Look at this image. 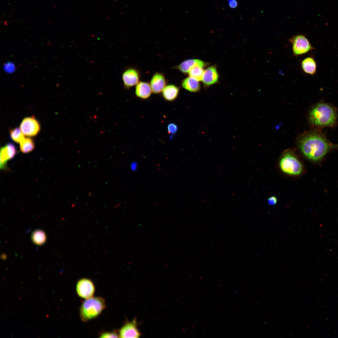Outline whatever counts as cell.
I'll return each mask as SVG.
<instances>
[{
  "label": "cell",
  "mask_w": 338,
  "mask_h": 338,
  "mask_svg": "<svg viewBox=\"0 0 338 338\" xmlns=\"http://www.w3.org/2000/svg\"><path fill=\"white\" fill-rule=\"evenodd\" d=\"M302 152L309 160L321 161L330 151L338 148V145L330 142L319 133L312 132L303 136L299 142Z\"/></svg>",
  "instance_id": "cell-1"
},
{
  "label": "cell",
  "mask_w": 338,
  "mask_h": 338,
  "mask_svg": "<svg viewBox=\"0 0 338 338\" xmlns=\"http://www.w3.org/2000/svg\"><path fill=\"white\" fill-rule=\"evenodd\" d=\"M336 113L334 108L329 104L320 103L314 105L310 112V122L319 126L333 125L336 120Z\"/></svg>",
  "instance_id": "cell-2"
},
{
  "label": "cell",
  "mask_w": 338,
  "mask_h": 338,
  "mask_svg": "<svg viewBox=\"0 0 338 338\" xmlns=\"http://www.w3.org/2000/svg\"><path fill=\"white\" fill-rule=\"evenodd\" d=\"M104 299L100 297H92L86 299L80 309L81 320L86 322L96 317L105 309Z\"/></svg>",
  "instance_id": "cell-3"
},
{
  "label": "cell",
  "mask_w": 338,
  "mask_h": 338,
  "mask_svg": "<svg viewBox=\"0 0 338 338\" xmlns=\"http://www.w3.org/2000/svg\"><path fill=\"white\" fill-rule=\"evenodd\" d=\"M281 170L291 175H300L302 171V166L300 161L292 153L287 151L282 157L279 162Z\"/></svg>",
  "instance_id": "cell-4"
},
{
  "label": "cell",
  "mask_w": 338,
  "mask_h": 338,
  "mask_svg": "<svg viewBox=\"0 0 338 338\" xmlns=\"http://www.w3.org/2000/svg\"><path fill=\"white\" fill-rule=\"evenodd\" d=\"M292 45L294 55L298 56L314 49L309 41L304 35H297L289 39Z\"/></svg>",
  "instance_id": "cell-5"
},
{
  "label": "cell",
  "mask_w": 338,
  "mask_h": 338,
  "mask_svg": "<svg viewBox=\"0 0 338 338\" xmlns=\"http://www.w3.org/2000/svg\"><path fill=\"white\" fill-rule=\"evenodd\" d=\"M76 291L81 298L86 299L92 297L95 291V287L93 282L87 278L79 280L76 285Z\"/></svg>",
  "instance_id": "cell-6"
},
{
  "label": "cell",
  "mask_w": 338,
  "mask_h": 338,
  "mask_svg": "<svg viewBox=\"0 0 338 338\" xmlns=\"http://www.w3.org/2000/svg\"><path fill=\"white\" fill-rule=\"evenodd\" d=\"M20 127L24 135L28 136L36 135L40 130L39 123L34 116L24 118Z\"/></svg>",
  "instance_id": "cell-7"
},
{
  "label": "cell",
  "mask_w": 338,
  "mask_h": 338,
  "mask_svg": "<svg viewBox=\"0 0 338 338\" xmlns=\"http://www.w3.org/2000/svg\"><path fill=\"white\" fill-rule=\"evenodd\" d=\"M137 326V324L135 319L131 322L127 321L120 330L119 337H139L141 334Z\"/></svg>",
  "instance_id": "cell-8"
},
{
  "label": "cell",
  "mask_w": 338,
  "mask_h": 338,
  "mask_svg": "<svg viewBox=\"0 0 338 338\" xmlns=\"http://www.w3.org/2000/svg\"><path fill=\"white\" fill-rule=\"evenodd\" d=\"M122 78L124 85L127 88L137 84L139 80L137 72L133 69H129L125 71L122 74Z\"/></svg>",
  "instance_id": "cell-9"
},
{
  "label": "cell",
  "mask_w": 338,
  "mask_h": 338,
  "mask_svg": "<svg viewBox=\"0 0 338 338\" xmlns=\"http://www.w3.org/2000/svg\"><path fill=\"white\" fill-rule=\"evenodd\" d=\"M218 79V75L215 67H209L204 71L202 80L205 85H211L217 82Z\"/></svg>",
  "instance_id": "cell-10"
},
{
  "label": "cell",
  "mask_w": 338,
  "mask_h": 338,
  "mask_svg": "<svg viewBox=\"0 0 338 338\" xmlns=\"http://www.w3.org/2000/svg\"><path fill=\"white\" fill-rule=\"evenodd\" d=\"M165 84L164 76L159 73L156 74L152 77L151 82L152 91L155 94L160 93L165 87Z\"/></svg>",
  "instance_id": "cell-11"
},
{
  "label": "cell",
  "mask_w": 338,
  "mask_h": 338,
  "mask_svg": "<svg viewBox=\"0 0 338 338\" xmlns=\"http://www.w3.org/2000/svg\"><path fill=\"white\" fill-rule=\"evenodd\" d=\"M301 66L303 70L305 73L313 75L316 72L317 65L314 58L308 57L302 60Z\"/></svg>",
  "instance_id": "cell-12"
},
{
  "label": "cell",
  "mask_w": 338,
  "mask_h": 338,
  "mask_svg": "<svg viewBox=\"0 0 338 338\" xmlns=\"http://www.w3.org/2000/svg\"><path fill=\"white\" fill-rule=\"evenodd\" d=\"M151 86L146 82H140L136 87V95L142 99H146L149 97L151 95Z\"/></svg>",
  "instance_id": "cell-13"
},
{
  "label": "cell",
  "mask_w": 338,
  "mask_h": 338,
  "mask_svg": "<svg viewBox=\"0 0 338 338\" xmlns=\"http://www.w3.org/2000/svg\"><path fill=\"white\" fill-rule=\"evenodd\" d=\"M205 65V62L202 60L198 59H190L181 63L178 66V68L182 72L187 73L195 66L199 65L204 67Z\"/></svg>",
  "instance_id": "cell-14"
},
{
  "label": "cell",
  "mask_w": 338,
  "mask_h": 338,
  "mask_svg": "<svg viewBox=\"0 0 338 338\" xmlns=\"http://www.w3.org/2000/svg\"><path fill=\"white\" fill-rule=\"evenodd\" d=\"M197 80L190 76L185 78L183 81L182 86L186 90L192 92L197 91L200 88V85Z\"/></svg>",
  "instance_id": "cell-15"
},
{
  "label": "cell",
  "mask_w": 338,
  "mask_h": 338,
  "mask_svg": "<svg viewBox=\"0 0 338 338\" xmlns=\"http://www.w3.org/2000/svg\"><path fill=\"white\" fill-rule=\"evenodd\" d=\"M179 92L178 89L176 86L170 85L165 86L162 90V95L164 99L168 101H172L177 97Z\"/></svg>",
  "instance_id": "cell-16"
},
{
  "label": "cell",
  "mask_w": 338,
  "mask_h": 338,
  "mask_svg": "<svg viewBox=\"0 0 338 338\" xmlns=\"http://www.w3.org/2000/svg\"><path fill=\"white\" fill-rule=\"evenodd\" d=\"M31 238L33 243L38 245L44 244L46 239L44 232L41 229H37L33 231L31 235Z\"/></svg>",
  "instance_id": "cell-17"
},
{
  "label": "cell",
  "mask_w": 338,
  "mask_h": 338,
  "mask_svg": "<svg viewBox=\"0 0 338 338\" xmlns=\"http://www.w3.org/2000/svg\"><path fill=\"white\" fill-rule=\"evenodd\" d=\"M20 149L23 153H28L32 151L34 148V142L31 138H25L20 143Z\"/></svg>",
  "instance_id": "cell-18"
},
{
  "label": "cell",
  "mask_w": 338,
  "mask_h": 338,
  "mask_svg": "<svg viewBox=\"0 0 338 338\" xmlns=\"http://www.w3.org/2000/svg\"><path fill=\"white\" fill-rule=\"evenodd\" d=\"M10 159L9 153L6 145L1 149L0 166L1 169H5L7 167L8 161Z\"/></svg>",
  "instance_id": "cell-19"
},
{
  "label": "cell",
  "mask_w": 338,
  "mask_h": 338,
  "mask_svg": "<svg viewBox=\"0 0 338 338\" xmlns=\"http://www.w3.org/2000/svg\"><path fill=\"white\" fill-rule=\"evenodd\" d=\"M203 67L199 65L193 67L188 72L190 76L194 78L198 81L202 80L204 72Z\"/></svg>",
  "instance_id": "cell-20"
},
{
  "label": "cell",
  "mask_w": 338,
  "mask_h": 338,
  "mask_svg": "<svg viewBox=\"0 0 338 338\" xmlns=\"http://www.w3.org/2000/svg\"><path fill=\"white\" fill-rule=\"evenodd\" d=\"M10 133L11 138L16 142L20 143L25 138L24 134L18 128L11 130Z\"/></svg>",
  "instance_id": "cell-21"
},
{
  "label": "cell",
  "mask_w": 338,
  "mask_h": 338,
  "mask_svg": "<svg viewBox=\"0 0 338 338\" xmlns=\"http://www.w3.org/2000/svg\"><path fill=\"white\" fill-rule=\"evenodd\" d=\"M9 153L10 159H13L16 153V149L14 145L12 143H8L6 145Z\"/></svg>",
  "instance_id": "cell-22"
},
{
  "label": "cell",
  "mask_w": 338,
  "mask_h": 338,
  "mask_svg": "<svg viewBox=\"0 0 338 338\" xmlns=\"http://www.w3.org/2000/svg\"><path fill=\"white\" fill-rule=\"evenodd\" d=\"M100 335L99 337L100 338L119 337V333H118L115 331L103 332Z\"/></svg>",
  "instance_id": "cell-23"
},
{
  "label": "cell",
  "mask_w": 338,
  "mask_h": 338,
  "mask_svg": "<svg viewBox=\"0 0 338 338\" xmlns=\"http://www.w3.org/2000/svg\"><path fill=\"white\" fill-rule=\"evenodd\" d=\"M5 71L8 73H12L15 69L14 64L12 63L8 62L5 64L4 66Z\"/></svg>",
  "instance_id": "cell-24"
},
{
  "label": "cell",
  "mask_w": 338,
  "mask_h": 338,
  "mask_svg": "<svg viewBox=\"0 0 338 338\" xmlns=\"http://www.w3.org/2000/svg\"><path fill=\"white\" fill-rule=\"evenodd\" d=\"M167 129L168 133L172 136L177 131L178 127L175 124L171 123L168 125Z\"/></svg>",
  "instance_id": "cell-25"
},
{
  "label": "cell",
  "mask_w": 338,
  "mask_h": 338,
  "mask_svg": "<svg viewBox=\"0 0 338 338\" xmlns=\"http://www.w3.org/2000/svg\"><path fill=\"white\" fill-rule=\"evenodd\" d=\"M228 3L229 7L232 8H236L238 5L237 0H228Z\"/></svg>",
  "instance_id": "cell-26"
},
{
  "label": "cell",
  "mask_w": 338,
  "mask_h": 338,
  "mask_svg": "<svg viewBox=\"0 0 338 338\" xmlns=\"http://www.w3.org/2000/svg\"><path fill=\"white\" fill-rule=\"evenodd\" d=\"M268 203L271 205H275L277 202L276 197L274 196L271 197L268 199Z\"/></svg>",
  "instance_id": "cell-27"
},
{
  "label": "cell",
  "mask_w": 338,
  "mask_h": 338,
  "mask_svg": "<svg viewBox=\"0 0 338 338\" xmlns=\"http://www.w3.org/2000/svg\"><path fill=\"white\" fill-rule=\"evenodd\" d=\"M137 164L136 162H132L131 165V168L132 171H135L137 168Z\"/></svg>",
  "instance_id": "cell-28"
}]
</instances>
